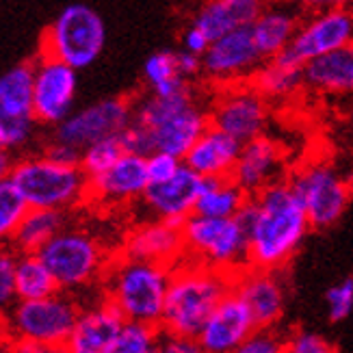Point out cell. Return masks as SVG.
<instances>
[{"mask_svg": "<svg viewBox=\"0 0 353 353\" xmlns=\"http://www.w3.org/2000/svg\"><path fill=\"white\" fill-rule=\"evenodd\" d=\"M148 184H150V176H148L145 157L124 152L111 170L89 178V195L106 204H121L137 197H143Z\"/></svg>", "mask_w": 353, "mask_h": 353, "instance_id": "obj_22", "label": "cell"}, {"mask_svg": "<svg viewBox=\"0 0 353 353\" xmlns=\"http://www.w3.org/2000/svg\"><path fill=\"white\" fill-rule=\"evenodd\" d=\"M210 126L232 134L241 143L263 134L269 121L267 98L248 81L228 85L208 113Z\"/></svg>", "mask_w": 353, "mask_h": 353, "instance_id": "obj_12", "label": "cell"}, {"mask_svg": "<svg viewBox=\"0 0 353 353\" xmlns=\"http://www.w3.org/2000/svg\"><path fill=\"white\" fill-rule=\"evenodd\" d=\"M161 339V351L165 353H199L202 345L193 336H182V334H167Z\"/></svg>", "mask_w": 353, "mask_h": 353, "instance_id": "obj_42", "label": "cell"}, {"mask_svg": "<svg viewBox=\"0 0 353 353\" xmlns=\"http://www.w3.org/2000/svg\"><path fill=\"white\" fill-rule=\"evenodd\" d=\"M143 76L152 87V94L157 96H174L189 89V79L178 68V52L172 50L150 54L143 65Z\"/></svg>", "mask_w": 353, "mask_h": 353, "instance_id": "obj_32", "label": "cell"}, {"mask_svg": "<svg viewBox=\"0 0 353 353\" xmlns=\"http://www.w3.org/2000/svg\"><path fill=\"white\" fill-rule=\"evenodd\" d=\"M13 167H15V163H13L11 154H9V148L0 145V182L7 180V178H11Z\"/></svg>", "mask_w": 353, "mask_h": 353, "instance_id": "obj_47", "label": "cell"}, {"mask_svg": "<svg viewBox=\"0 0 353 353\" xmlns=\"http://www.w3.org/2000/svg\"><path fill=\"white\" fill-rule=\"evenodd\" d=\"M161 325L126 319L115 341L113 353H154L161 349Z\"/></svg>", "mask_w": 353, "mask_h": 353, "instance_id": "obj_33", "label": "cell"}, {"mask_svg": "<svg viewBox=\"0 0 353 353\" xmlns=\"http://www.w3.org/2000/svg\"><path fill=\"white\" fill-rule=\"evenodd\" d=\"M132 119L134 111L126 100L106 98L81 111H72L61 124L54 126V139L83 150L106 137H117Z\"/></svg>", "mask_w": 353, "mask_h": 353, "instance_id": "obj_15", "label": "cell"}, {"mask_svg": "<svg viewBox=\"0 0 353 353\" xmlns=\"http://www.w3.org/2000/svg\"><path fill=\"white\" fill-rule=\"evenodd\" d=\"M303 85L321 94L353 96V41L303 65Z\"/></svg>", "mask_w": 353, "mask_h": 353, "instance_id": "obj_25", "label": "cell"}, {"mask_svg": "<svg viewBox=\"0 0 353 353\" xmlns=\"http://www.w3.org/2000/svg\"><path fill=\"white\" fill-rule=\"evenodd\" d=\"M63 228V214L52 208H28L11 239L18 254H37Z\"/></svg>", "mask_w": 353, "mask_h": 353, "instance_id": "obj_29", "label": "cell"}, {"mask_svg": "<svg viewBox=\"0 0 353 353\" xmlns=\"http://www.w3.org/2000/svg\"><path fill=\"white\" fill-rule=\"evenodd\" d=\"M46 157L57 161V163H63V165H81V157H83V150L76 148V145H70V143H63V141H57L46 150Z\"/></svg>", "mask_w": 353, "mask_h": 353, "instance_id": "obj_44", "label": "cell"}, {"mask_svg": "<svg viewBox=\"0 0 353 353\" xmlns=\"http://www.w3.org/2000/svg\"><path fill=\"white\" fill-rule=\"evenodd\" d=\"M145 165H148L150 182H163L167 178H172L184 165V161L176 154H170V152L154 150L145 157Z\"/></svg>", "mask_w": 353, "mask_h": 353, "instance_id": "obj_39", "label": "cell"}, {"mask_svg": "<svg viewBox=\"0 0 353 353\" xmlns=\"http://www.w3.org/2000/svg\"><path fill=\"white\" fill-rule=\"evenodd\" d=\"M241 141L214 126H208L184 154V165L202 178H230L241 154Z\"/></svg>", "mask_w": 353, "mask_h": 353, "instance_id": "obj_24", "label": "cell"}, {"mask_svg": "<svg viewBox=\"0 0 353 353\" xmlns=\"http://www.w3.org/2000/svg\"><path fill=\"white\" fill-rule=\"evenodd\" d=\"M284 349H286V341H282L271 327H258L243 343L239 353H280Z\"/></svg>", "mask_w": 353, "mask_h": 353, "instance_id": "obj_40", "label": "cell"}, {"mask_svg": "<svg viewBox=\"0 0 353 353\" xmlns=\"http://www.w3.org/2000/svg\"><path fill=\"white\" fill-rule=\"evenodd\" d=\"M37 254L54 275L59 288L65 290L94 282L104 267L100 243L81 230H61Z\"/></svg>", "mask_w": 353, "mask_h": 353, "instance_id": "obj_9", "label": "cell"}, {"mask_svg": "<svg viewBox=\"0 0 353 353\" xmlns=\"http://www.w3.org/2000/svg\"><path fill=\"white\" fill-rule=\"evenodd\" d=\"M248 202L250 195L232 178H204L195 212L208 217H236Z\"/></svg>", "mask_w": 353, "mask_h": 353, "instance_id": "obj_30", "label": "cell"}, {"mask_svg": "<svg viewBox=\"0 0 353 353\" xmlns=\"http://www.w3.org/2000/svg\"><path fill=\"white\" fill-rule=\"evenodd\" d=\"M290 182L301 197L312 228H327L336 223L349 206V184L325 163L305 165L290 178Z\"/></svg>", "mask_w": 353, "mask_h": 353, "instance_id": "obj_10", "label": "cell"}, {"mask_svg": "<svg viewBox=\"0 0 353 353\" xmlns=\"http://www.w3.org/2000/svg\"><path fill=\"white\" fill-rule=\"evenodd\" d=\"M297 28H299V20L297 13L290 9V5L265 7L258 18L252 22V33L263 59H271L284 52L293 43Z\"/></svg>", "mask_w": 353, "mask_h": 353, "instance_id": "obj_27", "label": "cell"}, {"mask_svg": "<svg viewBox=\"0 0 353 353\" xmlns=\"http://www.w3.org/2000/svg\"><path fill=\"white\" fill-rule=\"evenodd\" d=\"M59 284L39 254H20L15 265V293L18 299H41L54 295Z\"/></svg>", "mask_w": 353, "mask_h": 353, "instance_id": "obj_31", "label": "cell"}, {"mask_svg": "<svg viewBox=\"0 0 353 353\" xmlns=\"http://www.w3.org/2000/svg\"><path fill=\"white\" fill-rule=\"evenodd\" d=\"M256 330L258 323L250 310V305L232 288V293H228L217 308L212 310L202 332H199L197 341L202 345V351L230 353V351H239Z\"/></svg>", "mask_w": 353, "mask_h": 353, "instance_id": "obj_17", "label": "cell"}, {"mask_svg": "<svg viewBox=\"0 0 353 353\" xmlns=\"http://www.w3.org/2000/svg\"><path fill=\"white\" fill-rule=\"evenodd\" d=\"M210 43H212V39L204 33L202 28L195 26V24H191L187 30H184V35H182V48L189 50V52H195L199 57L206 54V50L210 48Z\"/></svg>", "mask_w": 353, "mask_h": 353, "instance_id": "obj_43", "label": "cell"}, {"mask_svg": "<svg viewBox=\"0 0 353 353\" xmlns=\"http://www.w3.org/2000/svg\"><path fill=\"white\" fill-rule=\"evenodd\" d=\"M117 139L128 154L148 157L150 152H154V139H152L150 128L143 126L141 121H137V119H132L130 124L117 134Z\"/></svg>", "mask_w": 353, "mask_h": 353, "instance_id": "obj_36", "label": "cell"}, {"mask_svg": "<svg viewBox=\"0 0 353 353\" xmlns=\"http://www.w3.org/2000/svg\"><path fill=\"white\" fill-rule=\"evenodd\" d=\"M282 148L267 134H258L241 145L232 178L250 197L278 180L282 172Z\"/></svg>", "mask_w": 353, "mask_h": 353, "instance_id": "obj_20", "label": "cell"}, {"mask_svg": "<svg viewBox=\"0 0 353 353\" xmlns=\"http://www.w3.org/2000/svg\"><path fill=\"white\" fill-rule=\"evenodd\" d=\"M250 83L267 100L288 98L303 85V63L284 50L271 59H265V63H260Z\"/></svg>", "mask_w": 353, "mask_h": 353, "instance_id": "obj_28", "label": "cell"}, {"mask_svg": "<svg viewBox=\"0 0 353 353\" xmlns=\"http://www.w3.org/2000/svg\"><path fill=\"white\" fill-rule=\"evenodd\" d=\"M265 9V0H208L197 11L193 24L199 26L214 41L217 37L252 22Z\"/></svg>", "mask_w": 353, "mask_h": 353, "instance_id": "obj_26", "label": "cell"}, {"mask_svg": "<svg viewBox=\"0 0 353 353\" xmlns=\"http://www.w3.org/2000/svg\"><path fill=\"white\" fill-rule=\"evenodd\" d=\"M353 41V11L347 7H332L323 11H314L310 20L299 24L293 43L288 46V52L299 63L339 50Z\"/></svg>", "mask_w": 353, "mask_h": 353, "instance_id": "obj_16", "label": "cell"}, {"mask_svg": "<svg viewBox=\"0 0 353 353\" xmlns=\"http://www.w3.org/2000/svg\"><path fill=\"white\" fill-rule=\"evenodd\" d=\"M33 68V104L37 121L57 126L74 111L79 70L50 54H41Z\"/></svg>", "mask_w": 353, "mask_h": 353, "instance_id": "obj_13", "label": "cell"}, {"mask_svg": "<svg viewBox=\"0 0 353 353\" xmlns=\"http://www.w3.org/2000/svg\"><path fill=\"white\" fill-rule=\"evenodd\" d=\"M134 119L150 128L154 150L170 152L180 159L191 150L208 126V113L193 102L191 91H180L174 96L152 94L134 113Z\"/></svg>", "mask_w": 353, "mask_h": 353, "instance_id": "obj_5", "label": "cell"}, {"mask_svg": "<svg viewBox=\"0 0 353 353\" xmlns=\"http://www.w3.org/2000/svg\"><path fill=\"white\" fill-rule=\"evenodd\" d=\"M263 61L265 59L256 46L252 26H243L230 30L210 43V48L202 57V74L223 87L248 83Z\"/></svg>", "mask_w": 353, "mask_h": 353, "instance_id": "obj_14", "label": "cell"}, {"mask_svg": "<svg viewBox=\"0 0 353 353\" xmlns=\"http://www.w3.org/2000/svg\"><path fill=\"white\" fill-rule=\"evenodd\" d=\"M290 7H299V9H308V11H323L332 7H347L353 0H284Z\"/></svg>", "mask_w": 353, "mask_h": 353, "instance_id": "obj_45", "label": "cell"}, {"mask_svg": "<svg viewBox=\"0 0 353 353\" xmlns=\"http://www.w3.org/2000/svg\"><path fill=\"white\" fill-rule=\"evenodd\" d=\"M121 154H124V148H121L117 137H106V139L94 141L87 148H83L81 167L89 178H94L104 174L106 170H111L121 159Z\"/></svg>", "mask_w": 353, "mask_h": 353, "instance_id": "obj_35", "label": "cell"}, {"mask_svg": "<svg viewBox=\"0 0 353 353\" xmlns=\"http://www.w3.org/2000/svg\"><path fill=\"white\" fill-rule=\"evenodd\" d=\"M18 252L0 250V310L9 308V305L18 299L15 293V265H18Z\"/></svg>", "mask_w": 353, "mask_h": 353, "instance_id": "obj_38", "label": "cell"}, {"mask_svg": "<svg viewBox=\"0 0 353 353\" xmlns=\"http://www.w3.org/2000/svg\"><path fill=\"white\" fill-rule=\"evenodd\" d=\"M184 252L191 260L236 275L250 267V232L239 217L193 212L182 223Z\"/></svg>", "mask_w": 353, "mask_h": 353, "instance_id": "obj_4", "label": "cell"}, {"mask_svg": "<svg viewBox=\"0 0 353 353\" xmlns=\"http://www.w3.org/2000/svg\"><path fill=\"white\" fill-rule=\"evenodd\" d=\"M33 74V65L22 63L0 76V143L5 148L24 145L35 130Z\"/></svg>", "mask_w": 353, "mask_h": 353, "instance_id": "obj_11", "label": "cell"}, {"mask_svg": "<svg viewBox=\"0 0 353 353\" xmlns=\"http://www.w3.org/2000/svg\"><path fill=\"white\" fill-rule=\"evenodd\" d=\"M234 293L250 305L258 327H273L284 314L286 295L275 269L248 267L234 275Z\"/></svg>", "mask_w": 353, "mask_h": 353, "instance_id": "obj_19", "label": "cell"}, {"mask_svg": "<svg viewBox=\"0 0 353 353\" xmlns=\"http://www.w3.org/2000/svg\"><path fill=\"white\" fill-rule=\"evenodd\" d=\"M178 68L184 76H187V79H191V76H195V74H202V57L182 48L178 52Z\"/></svg>", "mask_w": 353, "mask_h": 353, "instance_id": "obj_46", "label": "cell"}, {"mask_svg": "<svg viewBox=\"0 0 353 353\" xmlns=\"http://www.w3.org/2000/svg\"><path fill=\"white\" fill-rule=\"evenodd\" d=\"M286 351L290 353H332L334 347L314 332H297L293 339L286 341Z\"/></svg>", "mask_w": 353, "mask_h": 353, "instance_id": "obj_41", "label": "cell"}, {"mask_svg": "<svg viewBox=\"0 0 353 353\" xmlns=\"http://www.w3.org/2000/svg\"><path fill=\"white\" fill-rule=\"evenodd\" d=\"M106 46L102 15L85 3H72L46 30L41 54H50L76 70L94 65Z\"/></svg>", "mask_w": 353, "mask_h": 353, "instance_id": "obj_7", "label": "cell"}, {"mask_svg": "<svg viewBox=\"0 0 353 353\" xmlns=\"http://www.w3.org/2000/svg\"><path fill=\"white\" fill-rule=\"evenodd\" d=\"M184 254L187 252H184L182 225L167 219L139 225L132 230L124 243V256L152 260V263L170 267H176V263Z\"/></svg>", "mask_w": 353, "mask_h": 353, "instance_id": "obj_23", "label": "cell"}, {"mask_svg": "<svg viewBox=\"0 0 353 353\" xmlns=\"http://www.w3.org/2000/svg\"><path fill=\"white\" fill-rule=\"evenodd\" d=\"M28 202L11 178L0 182V243L11 241L24 214L28 212Z\"/></svg>", "mask_w": 353, "mask_h": 353, "instance_id": "obj_34", "label": "cell"}, {"mask_svg": "<svg viewBox=\"0 0 353 353\" xmlns=\"http://www.w3.org/2000/svg\"><path fill=\"white\" fill-rule=\"evenodd\" d=\"M11 180L30 208L65 210L89 195V176L81 165H63L46 154L15 163Z\"/></svg>", "mask_w": 353, "mask_h": 353, "instance_id": "obj_6", "label": "cell"}, {"mask_svg": "<svg viewBox=\"0 0 353 353\" xmlns=\"http://www.w3.org/2000/svg\"><path fill=\"white\" fill-rule=\"evenodd\" d=\"M0 145H3V143H0Z\"/></svg>", "mask_w": 353, "mask_h": 353, "instance_id": "obj_49", "label": "cell"}, {"mask_svg": "<svg viewBox=\"0 0 353 353\" xmlns=\"http://www.w3.org/2000/svg\"><path fill=\"white\" fill-rule=\"evenodd\" d=\"M202 187L204 178L193 172L189 165H182L172 178L163 182H150L143 199L159 219L182 225L195 212Z\"/></svg>", "mask_w": 353, "mask_h": 353, "instance_id": "obj_18", "label": "cell"}, {"mask_svg": "<svg viewBox=\"0 0 353 353\" xmlns=\"http://www.w3.org/2000/svg\"><path fill=\"white\" fill-rule=\"evenodd\" d=\"M232 273L202 265L197 260L174 267L163 305L161 330L197 339L212 310L228 293H232Z\"/></svg>", "mask_w": 353, "mask_h": 353, "instance_id": "obj_2", "label": "cell"}, {"mask_svg": "<svg viewBox=\"0 0 353 353\" xmlns=\"http://www.w3.org/2000/svg\"><path fill=\"white\" fill-rule=\"evenodd\" d=\"M325 303H327L330 321H334V323L345 321L353 310V278H347L332 286L325 295Z\"/></svg>", "mask_w": 353, "mask_h": 353, "instance_id": "obj_37", "label": "cell"}, {"mask_svg": "<svg viewBox=\"0 0 353 353\" xmlns=\"http://www.w3.org/2000/svg\"><path fill=\"white\" fill-rule=\"evenodd\" d=\"M124 321L126 316L117 305L106 299L79 314L65 349L72 353H113Z\"/></svg>", "mask_w": 353, "mask_h": 353, "instance_id": "obj_21", "label": "cell"}, {"mask_svg": "<svg viewBox=\"0 0 353 353\" xmlns=\"http://www.w3.org/2000/svg\"><path fill=\"white\" fill-rule=\"evenodd\" d=\"M81 310L61 295L41 299H18L11 310V327L18 339L43 345L48 351L65 349Z\"/></svg>", "mask_w": 353, "mask_h": 353, "instance_id": "obj_8", "label": "cell"}, {"mask_svg": "<svg viewBox=\"0 0 353 353\" xmlns=\"http://www.w3.org/2000/svg\"><path fill=\"white\" fill-rule=\"evenodd\" d=\"M172 269L170 265L124 256L109 273V301L126 319L161 325Z\"/></svg>", "mask_w": 353, "mask_h": 353, "instance_id": "obj_3", "label": "cell"}, {"mask_svg": "<svg viewBox=\"0 0 353 353\" xmlns=\"http://www.w3.org/2000/svg\"><path fill=\"white\" fill-rule=\"evenodd\" d=\"M250 232V265L280 269L312 228L293 182L275 180L250 197L239 212Z\"/></svg>", "mask_w": 353, "mask_h": 353, "instance_id": "obj_1", "label": "cell"}, {"mask_svg": "<svg viewBox=\"0 0 353 353\" xmlns=\"http://www.w3.org/2000/svg\"><path fill=\"white\" fill-rule=\"evenodd\" d=\"M349 124H351V132H353V113H351V119H349Z\"/></svg>", "mask_w": 353, "mask_h": 353, "instance_id": "obj_48", "label": "cell"}]
</instances>
